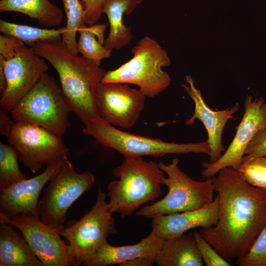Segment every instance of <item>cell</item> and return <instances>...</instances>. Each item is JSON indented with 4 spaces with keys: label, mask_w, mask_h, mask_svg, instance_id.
<instances>
[{
    "label": "cell",
    "mask_w": 266,
    "mask_h": 266,
    "mask_svg": "<svg viewBox=\"0 0 266 266\" xmlns=\"http://www.w3.org/2000/svg\"><path fill=\"white\" fill-rule=\"evenodd\" d=\"M12 226L0 218V266H44Z\"/></svg>",
    "instance_id": "obj_19"
},
{
    "label": "cell",
    "mask_w": 266,
    "mask_h": 266,
    "mask_svg": "<svg viewBox=\"0 0 266 266\" xmlns=\"http://www.w3.org/2000/svg\"><path fill=\"white\" fill-rule=\"evenodd\" d=\"M24 43L12 35H0V57L7 60L13 57Z\"/></svg>",
    "instance_id": "obj_32"
},
{
    "label": "cell",
    "mask_w": 266,
    "mask_h": 266,
    "mask_svg": "<svg viewBox=\"0 0 266 266\" xmlns=\"http://www.w3.org/2000/svg\"><path fill=\"white\" fill-rule=\"evenodd\" d=\"M0 218L18 229L44 266H74L61 230L44 223L39 217L21 215Z\"/></svg>",
    "instance_id": "obj_13"
},
{
    "label": "cell",
    "mask_w": 266,
    "mask_h": 266,
    "mask_svg": "<svg viewBox=\"0 0 266 266\" xmlns=\"http://www.w3.org/2000/svg\"><path fill=\"white\" fill-rule=\"evenodd\" d=\"M83 132L94 137L102 145L116 150L124 158L143 156L161 157L168 154L190 153H201L209 155L210 153L207 140L189 143L168 142L160 138L120 130L99 116L85 126Z\"/></svg>",
    "instance_id": "obj_8"
},
{
    "label": "cell",
    "mask_w": 266,
    "mask_h": 266,
    "mask_svg": "<svg viewBox=\"0 0 266 266\" xmlns=\"http://www.w3.org/2000/svg\"><path fill=\"white\" fill-rule=\"evenodd\" d=\"M3 63L7 87L1 95L0 108L9 112L39 81L48 69L47 64L30 47L24 45Z\"/></svg>",
    "instance_id": "obj_14"
},
{
    "label": "cell",
    "mask_w": 266,
    "mask_h": 266,
    "mask_svg": "<svg viewBox=\"0 0 266 266\" xmlns=\"http://www.w3.org/2000/svg\"><path fill=\"white\" fill-rule=\"evenodd\" d=\"M15 150L0 142V191L26 179L20 170Z\"/></svg>",
    "instance_id": "obj_26"
},
{
    "label": "cell",
    "mask_w": 266,
    "mask_h": 266,
    "mask_svg": "<svg viewBox=\"0 0 266 266\" xmlns=\"http://www.w3.org/2000/svg\"><path fill=\"white\" fill-rule=\"evenodd\" d=\"M213 180L219 199L217 223L200 232L229 262L245 256L266 226V189L249 184L232 167Z\"/></svg>",
    "instance_id": "obj_1"
},
{
    "label": "cell",
    "mask_w": 266,
    "mask_h": 266,
    "mask_svg": "<svg viewBox=\"0 0 266 266\" xmlns=\"http://www.w3.org/2000/svg\"><path fill=\"white\" fill-rule=\"evenodd\" d=\"M156 256H149L139 257L133 260L124 262L120 266H152L155 263Z\"/></svg>",
    "instance_id": "obj_34"
},
{
    "label": "cell",
    "mask_w": 266,
    "mask_h": 266,
    "mask_svg": "<svg viewBox=\"0 0 266 266\" xmlns=\"http://www.w3.org/2000/svg\"><path fill=\"white\" fill-rule=\"evenodd\" d=\"M107 194L98 190L95 204L79 220L67 222L60 232L66 240L74 266H81L107 244L110 234H117L115 221L106 201Z\"/></svg>",
    "instance_id": "obj_7"
},
{
    "label": "cell",
    "mask_w": 266,
    "mask_h": 266,
    "mask_svg": "<svg viewBox=\"0 0 266 266\" xmlns=\"http://www.w3.org/2000/svg\"><path fill=\"white\" fill-rule=\"evenodd\" d=\"M193 235L200 254L205 266H231L229 262L223 258L206 241L200 232L195 231Z\"/></svg>",
    "instance_id": "obj_29"
},
{
    "label": "cell",
    "mask_w": 266,
    "mask_h": 266,
    "mask_svg": "<svg viewBox=\"0 0 266 266\" xmlns=\"http://www.w3.org/2000/svg\"><path fill=\"white\" fill-rule=\"evenodd\" d=\"M250 185L266 189V157L242 159L237 169Z\"/></svg>",
    "instance_id": "obj_27"
},
{
    "label": "cell",
    "mask_w": 266,
    "mask_h": 266,
    "mask_svg": "<svg viewBox=\"0 0 266 266\" xmlns=\"http://www.w3.org/2000/svg\"><path fill=\"white\" fill-rule=\"evenodd\" d=\"M244 108L235 135L227 149L217 161L203 163L201 175L203 178H213L224 167L237 169L252 138L258 133L266 129V101L263 98L253 100L251 96H247Z\"/></svg>",
    "instance_id": "obj_12"
},
{
    "label": "cell",
    "mask_w": 266,
    "mask_h": 266,
    "mask_svg": "<svg viewBox=\"0 0 266 266\" xmlns=\"http://www.w3.org/2000/svg\"><path fill=\"white\" fill-rule=\"evenodd\" d=\"M66 157L47 165L39 175L0 191V214L9 217L21 215L39 217L40 192L58 171Z\"/></svg>",
    "instance_id": "obj_15"
},
{
    "label": "cell",
    "mask_w": 266,
    "mask_h": 266,
    "mask_svg": "<svg viewBox=\"0 0 266 266\" xmlns=\"http://www.w3.org/2000/svg\"></svg>",
    "instance_id": "obj_36"
},
{
    "label": "cell",
    "mask_w": 266,
    "mask_h": 266,
    "mask_svg": "<svg viewBox=\"0 0 266 266\" xmlns=\"http://www.w3.org/2000/svg\"><path fill=\"white\" fill-rule=\"evenodd\" d=\"M95 182V176L90 170L76 172L66 157L50 180L39 201L42 221L53 228L61 230L70 207L92 187Z\"/></svg>",
    "instance_id": "obj_9"
},
{
    "label": "cell",
    "mask_w": 266,
    "mask_h": 266,
    "mask_svg": "<svg viewBox=\"0 0 266 266\" xmlns=\"http://www.w3.org/2000/svg\"><path fill=\"white\" fill-rule=\"evenodd\" d=\"M179 162L176 158L168 165L159 163L160 168L167 175L162 184L167 187V193L161 200L142 207L136 215L152 219L156 216L198 209L213 201V178L202 181L194 180L180 169Z\"/></svg>",
    "instance_id": "obj_5"
},
{
    "label": "cell",
    "mask_w": 266,
    "mask_h": 266,
    "mask_svg": "<svg viewBox=\"0 0 266 266\" xmlns=\"http://www.w3.org/2000/svg\"><path fill=\"white\" fill-rule=\"evenodd\" d=\"M187 84L182 85L185 91L195 103L194 113L186 120L187 126L193 125L196 119L200 120L204 126L208 134L207 141L210 146L209 163L217 161L225 152L222 143V133L224 127L239 108L238 103L233 106L221 110L214 111L205 103L200 92L194 85V80L190 75L186 76Z\"/></svg>",
    "instance_id": "obj_16"
},
{
    "label": "cell",
    "mask_w": 266,
    "mask_h": 266,
    "mask_svg": "<svg viewBox=\"0 0 266 266\" xmlns=\"http://www.w3.org/2000/svg\"><path fill=\"white\" fill-rule=\"evenodd\" d=\"M9 112L0 108V133L7 137L10 133L15 123L11 115L8 113Z\"/></svg>",
    "instance_id": "obj_33"
},
{
    "label": "cell",
    "mask_w": 266,
    "mask_h": 266,
    "mask_svg": "<svg viewBox=\"0 0 266 266\" xmlns=\"http://www.w3.org/2000/svg\"><path fill=\"white\" fill-rule=\"evenodd\" d=\"M158 266H202L193 233L165 239L155 261Z\"/></svg>",
    "instance_id": "obj_21"
},
{
    "label": "cell",
    "mask_w": 266,
    "mask_h": 266,
    "mask_svg": "<svg viewBox=\"0 0 266 266\" xmlns=\"http://www.w3.org/2000/svg\"><path fill=\"white\" fill-rule=\"evenodd\" d=\"M118 178L108 186V206L121 218L132 215L139 207L155 200L162 193L161 185L165 177L159 163L142 157L125 158L112 170Z\"/></svg>",
    "instance_id": "obj_3"
},
{
    "label": "cell",
    "mask_w": 266,
    "mask_h": 266,
    "mask_svg": "<svg viewBox=\"0 0 266 266\" xmlns=\"http://www.w3.org/2000/svg\"><path fill=\"white\" fill-rule=\"evenodd\" d=\"M66 31L65 27L58 29H42L0 20L1 33L14 36L29 46L39 41L61 39Z\"/></svg>",
    "instance_id": "obj_24"
},
{
    "label": "cell",
    "mask_w": 266,
    "mask_h": 266,
    "mask_svg": "<svg viewBox=\"0 0 266 266\" xmlns=\"http://www.w3.org/2000/svg\"><path fill=\"white\" fill-rule=\"evenodd\" d=\"M106 24L83 25L78 30L77 49L82 56L100 66L103 59L111 56L112 50L104 46Z\"/></svg>",
    "instance_id": "obj_23"
},
{
    "label": "cell",
    "mask_w": 266,
    "mask_h": 266,
    "mask_svg": "<svg viewBox=\"0 0 266 266\" xmlns=\"http://www.w3.org/2000/svg\"><path fill=\"white\" fill-rule=\"evenodd\" d=\"M0 12L21 13L46 27L60 25L64 18L62 9L49 0H0Z\"/></svg>",
    "instance_id": "obj_22"
},
{
    "label": "cell",
    "mask_w": 266,
    "mask_h": 266,
    "mask_svg": "<svg viewBox=\"0 0 266 266\" xmlns=\"http://www.w3.org/2000/svg\"><path fill=\"white\" fill-rule=\"evenodd\" d=\"M235 263L238 266H266V226L248 253L236 259Z\"/></svg>",
    "instance_id": "obj_28"
},
{
    "label": "cell",
    "mask_w": 266,
    "mask_h": 266,
    "mask_svg": "<svg viewBox=\"0 0 266 266\" xmlns=\"http://www.w3.org/2000/svg\"><path fill=\"white\" fill-rule=\"evenodd\" d=\"M266 156V129L258 133L248 145L242 159Z\"/></svg>",
    "instance_id": "obj_31"
},
{
    "label": "cell",
    "mask_w": 266,
    "mask_h": 266,
    "mask_svg": "<svg viewBox=\"0 0 266 266\" xmlns=\"http://www.w3.org/2000/svg\"><path fill=\"white\" fill-rule=\"evenodd\" d=\"M143 0H106L102 12L109 21L110 30L104 46L111 50H119L128 45L133 38L131 27L124 24V14H129Z\"/></svg>",
    "instance_id": "obj_20"
},
{
    "label": "cell",
    "mask_w": 266,
    "mask_h": 266,
    "mask_svg": "<svg viewBox=\"0 0 266 266\" xmlns=\"http://www.w3.org/2000/svg\"><path fill=\"white\" fill-rule=\"evenodd\" d=\"M70 111L61 86L46 73L10 113L15 122L35 124L62 136L70 125Z\"/></svg>",
    "instance_id": "obj_6"
},
{
    "label": "cell",
    "mask_w": 266,
    "mask_h": 266,
    "mask_svg": "<svg viewBox=\"0 0 266 266\" xmlns=\"http://www.w3.org/2000/svg\"><path fill=\"white\" fill-rule=\"evenodd\" d=\"M106 0H81L84 9V24L92 26L100 19L104 3Z\"/></svg>",
    "instance_id": "obj_30"
},
{
    "label": "cell",
    "mask_w": 266,
    "mask_h": 266,
    "mask_svg": "<svg viewBox=\"0 0 266 266\" xmlns=\"http://www.w3.org/2000/svg\"><path fill=\"white\" fill-rule=\"evenodd\" d=\"M30 47L57 71L71 111L84 125L99 117L95 93L106 71L93 62L72 53L61 38L39 41Z\"/></svg>",
    "instance_id": "obj_2"
},
{
    "label": "cell",
    "mask_w": 266,
    "mask_h": 266,
    "mask_svg": "<svg viewBox=\"0 0 266 266\" xmlns=\"http://www.w3.org/2000/svg\"><path fill=\"white\" fill-rule=\"evenodd\" d=\"M7 87V80L5 74L3 63L0 59V91L1 95Z\"/></svg>",
    "instance_id": "obj_35"
},
{
    "label": "cell",
    "mask_w": 266,
    "mask_h": 266,
    "mask_svg": "<svg viewBox=\"0 0 266 266\" xmlns=\"http://www.w3.org/2000/svg\"><path fill=\"white\" fill-rule=\"evenodd\" d=\"M62 136L35 124L15 122L7 138L18 160L35 173L67 156L69 149Z\"/></svg>",
    "instance_id": "obj_10"
},
{
    "label": "cell",
    "mask_w": 266,
    "mask_h": 266,
    "mask_svg": "<svg viewBox=\"0 0 266 266\" xmlns=\"http://www.w3.org/2000/svg\"><path fill=\"white\" fill-rule=\"evenodd\" d=\"M66 15V32L61 39L68 50L77 55L76 34L84 25V9L80 0H62Z\"/></svg>",
    "instance_id": "obj_25"
},
{
    "label": "cell",
    "mask_w": 266,
    "mask_h": 266,
    "mask_svg": "<svg viewBox=\"0 0 266 266\" xmlns=\"http://www.w3.org/2000/svg\"><path fill=\"white\" fill-rule=\"evenodd\" d=\"M145 96L128 84L103 83L98 86L95 103L99 117L114 127L135 125L144 107Z\"/></svg>",
    "instance_id": "obj_11"
},
{
    "label": "cell",
    "mask_w": 266,
    "mask_h": 266,
    "mask_svg": "<svg viewBox=\"0 0 266 266\" xmlns=\"http://www.w3.org/2000/svg\"><path fill=\"white\" fill-rule=\"evenodd\" d=\"M164 240L152 231L146 237L134 244L114 246L107 243L81 266H119L139 257L157 256Z\"/></svg>",
    "instance_id": "obj_18"
},
{
    "label": "cell",
    "mask_w": 266,
    "mask_h": 266,
    "mask_svg": "<svg viewBox=\"0 0 266 266\" xmlns=\"http://www.w3.org/2000/svg\"><path fill=\"white\" fill-rule=\"evenodd\" d=\"M219 215V199L216 195L210 204L200 208L152 218V228L164 239L178 237L197 227L207 228L216 224Z\"/></svg>",
    "instance_id": "obj_17"
},
{
    "label": "cell",
    "mask_w": 266,
    "mask_h": 266,
    "mask_svg": "<svg viewBox=\"0 0 266 266\" xmlns=\"http://www.w3.org/2000/svg\"><path fill=\"white\" fill-rule=\"evenodd\" d=\"M131 52L133 57L118 68L106 71L101 82L133 84L149 98L164 91L171 82L168 74L162 69L170 64L167 51L157 41L146 36Z\"/></svg>",
    "instance_id": "obj_4"
}]
</instances>
